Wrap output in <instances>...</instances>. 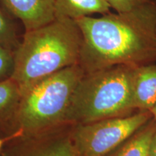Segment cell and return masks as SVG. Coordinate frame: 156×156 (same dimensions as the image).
Listing matches in <instances>:
<instances>
[{"label":"cell","mask_w":156,"mask_h":156,"mask_svg":"<svg viewBox=\"0 0 156 156\" xmlns=\"http://www.w3.org/2000/svg\"><path fill=\"white\" fill-rule=\"evenodd\" d=\"M133 65H116L85 73L74 91L65 122L85 124L124 116L134 108Z\"/></svg>","instance_id":"3"},{"label":"cell","mask_w":156,"mask_h":156,"mask_svg":"<svg viewBox=\"0 0 156 156\" xmlns=\"http://www.w3.org/2000/svg\"><path fill=\"white\" fill-rule=\"evenodd\" d=\"M150 112L151 113L152 116H153V118L155 120L156 122V103L153 107H152L151 110H150Z\"/></svg>","instance_id":"16"},{"label":"cell","mask_w":156,"mask_h":156,"mask_svg":"<svg viewBox=\"0 0 156 156\" xmlns=\"http://www.w3.org/2000/svg\"><path fill=\"white\" fill-rule=\"evenodd\" d=\"M84 74L79 64H75L22 90L17 114L19 133H34L67 122L74 91Z\"/></svg>","instance_id":"4"},{"label":"cell","mask_w":156,"mask_h":156,"mask_svg":"<svg viewBox=\"0 0 156 156\" xmlns=\"http://www.w3.org/2000/svg\"><path fill=\"white\" fill-rule=\"evenodd\" d=\"M156 132V122L152 117L137 131L106 156H150L153 136Z\"/></svg>","instance_id":"11"},{"label":"cell","mask_w":156,"mask_h":156,"mask_svg":"<svg viewBox=\"0 0 156 156\" xmlns=\"http://www.w3.org/2000/svg\"><path fill=\"white\" fill-rule=\"evenodd\" d=\"M75 124L63 122L28 134H19L6 142L0 156H78L74 145Z\"/></svg>","instance_id":"6"},{"label":"cell","mask_w":156,"mask_h":156,"mask_svg":"<svg viewBox=\"0 0 156 156\" xmlns=\"http://www.w3.org/2000/svg\"><path fill=\"white\" fill-rule=\"evenodd\" d=\"M133 99L136 111H149L156 103V63L136 66L133 83Z\"/></svg>","instance_id":"9"},{"label":"cell","mask_w":156,"mask_h":156,"mask_svg":"<svg viewBox=\"0 0 156 156\" xmlns=\"http://www.w3.org/2000/svg\"><path fill=\"white\" fill-rule=\"evenodd\" d=\"M152 117L149 111H138L127 116L75 124L73 140L78 156H106Z\"/></svg>","instance_id":"5"},{"label":"cell","mask_w":156,"mask_h":156,"mask_svg":"<svg viewBox=\"0 0 156 156\" xmlns=\"http://www.w3.org/2000/svg\"><path fill=\"white\" fill-rule=\"evenodd\" d=\"M82 44L80 29L75 20L55 17L40 28L25 31L15 51L12 78L26 88L39 80L78 64Z\"/></svg>","instance_id":"2"},{"label":"cell","mask_w":156,"mask_h":156,"mask_svg":"<svg viewBox=\"0 0 156 156\" xmlns=\"http://www.w3.org/2000/svg\"><path fill=\"white\" fill-rule=\"evenodd\" d=\"M7 141V140L3 139V138L0 137V152H1L2 150L4 145H5V144L6 143V142Z\"/></svg>","instance_id":"17"},{"label":"cell","mask_w":156,"mask_h":156,"mask_svg":"<svg viewBox=\"0 0 156 156\" xmlns=\"http://www.w3.org/2000/svg\"><path fill=\"white\" fill-rule=\"evenodd\" d=\"M14 68L15 51L0 46V81L11 78Z\"/></svg>","instance_id":"13"},{"label":"cell","mask_w":156,"mask_h":156,"mask_svg":"<svg viewBox=\"0 0 156 156\" xmlns=\"http://www.w3.org/2000/svg\"><path fill=\"white\" fill-rule=\"evenodd\" d=\"M82 34L78 64L85 73L156 62V0L132 10L75 20Z\"/></svg>","instance_id":"1"},{"label":"cell","mask_w":156,"mask_h":156,"mask_svg":"<svg viewBox=\"0 0 156 156\" xmlns=\"http://www.w3.org/2000/svg\"><path fill=\"white\" fill-rule=\"evenodd\" d=\"M150 156H156V132L154 134L151 141V148H150Z\"/></svg>","instance_id":"15"},{"label":"cell","mask_w":156,"mask_h":156,"mask_svg":"<svg viewBox=\"0 0 156 156\" xmlns=\"http://www.w3.org/2000/svg\"><path fill=\"white\" fill-rule=\"evenodd\" d=\"M116 12L124 13L132 10L147 0H105Z\"/></svg>","instance_id":"14"},{"label":"cell","mask_w":156,"mask_h":156,"mask_svg":"<svg viewBox=\"0 0 156 156\" xmlns=\"http://www.w3.org/2000/svg\"><path fill=\"white\" fill-rule=\"evenodd\" d=\"M13 17L22 23L25 31L48 24L55 19L54 0H0Z\"/></svg>","instance_id":"7"},{"label":"cell","mask_w":156,"mask_h":156,"mask_svg":"<svg viewBox=\"0 0 156 156\" xmlns=\"http://www.w3.org/2000/svg\"><path fill=\"white\" fill-rule=\"evenodd\" d=\"M21 89L12 78L0 81V137L9 140L19 134L17 114Z\"/></svg>","instance_id":"8"},{"label":"cell","mask_w":156,"mask_h":156,"mask_svg":"<svg viewBox=\"0 0 156 156\" xmlns=\"http://www.w3.org/2000/svg\"><path fill=\"white\" fill-rule=\"evenodd\" d=\"M55 17L77 20L93 14L110 12L111 7L105 0H54Z\"/></svg>","instance_id":"10"},{"label":"cell","mask_w":156,"mask_h":156,"mask_svg":"<svg viewBox=\"0 0 156 156\" xmlns=\"http://www.w3.org/2000/svg\"><path fill=\"white\" fill-rule=\"evenodd\" d=\"M15 19L0 2V46L14 51L21 41Z\"/></svg>","instance_id":"12"}]
</instances>
